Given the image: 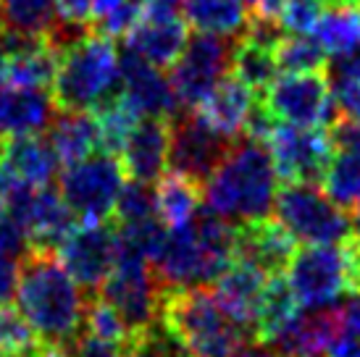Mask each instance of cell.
<instances>
[{
    "mask_svg": "<svg viewBox=\"0 0 360 357\" xmlns=\"http://www.w3.org/2000/svg\"><path fill=\"white\" fill-rule=\"evenodd\" d=\"M200 189L210 213L240 226L269 219L279 192V174L263 139L245 137L234 139Z\"/></svg>",
    "mask_w": 360,
    "mask_h": 357,
    "instance_id": "6da1fadb",
    "label": "cell"
},
{
    "mask_svg": "<svg viewBox=\"0 0 360 357\" xmlns=\"http://www.w3.org/2000/svg\"><path fill=\"white\" fill-rule=\"evenodd\" d=\"M16 308L42 344H74L82 334L84 299L79 284L60 266L56 252H34L21 263Z\"/></svg>",
    "mask_w": 360,
    "mask_h": 357,
    "instance_id": "7a4b0ae2",
    "label": "cell"
},
{
    "mask_svg": "<svg viewBox=\"0 0 360 357\" xmlns=\"http://www.w3.org/2000/svg\"><path fill=\"white\" fill-rule=\"evenodd\" d=\"M237 226L210 210H198V216L184 226L169 228L153 258V273L166 289L205 287L224 273L234 260Z\"/></svg>",
    "mask_w": 360,
    "mask_h": 357,
    "instance_id": "3957f363",
    "label": "cell"
},
{
    "mask_svg": "<svg viewBox=\"0 0 360 357\" xmlns=\"http://www.w3.org/2000/svg\"><path fill=\"white\" fill-rule=\"evenodd\" d=\"M158 320L190 357H234L252 342L216 294L202 287H163Z\"/></svg>",
    "mask_w": 360,
    "mask_h": 357,
    "instance_id": "277c9868",
    "label": "cell"
},
{
    "mask_svg": "<svg viewBox=\"0 0 360 357\" xmlns=\"http://www.w3.org/2000/svg\"><path fill=\"white\" fill-rule=\"evenodd\" d=\"M119 89V50L110 37L87 32L58 53L53 79V100L58 110H92Z\"/></svg>",
    "mask_w": 360,
    "mask_h": 357,
    "instance_id": "5b68a950",
    "label": "cell"
},
{
    "mask_svg": "<svg viewBox=\"0 0 360 357\" xmlns=\"http://www.w3.org/2000/svg\"><path fill=\"white\" fill-rule=\"evenodd\" d=\"M271 213L292 237V242L345 245L352 237V221L347 210L329 200L323 189H316V184L287 181V187L276 192Z\"/></svg>",
    "mask_w": 360,
    "mask_h": 357,
    "instance_id": "8992f818",
    "label": "cell"
},
{
    "mask_svg": "<svg viewBox=\"0 0 360 357\" xmlns=\"http://www.w3.org/2000/svg\"><path fill=\"white\" fill-rule=\"evenodd\" d=\"M124 181L127 174L121 169V160L101 150L63 166L58 176V195L74 213V219L95 223L113 216Z\"/></svg>",
    "mask_w": 360,
    "mask_h": 357,
    "instance_id": "52a82bcc",
    "label": "cell"
},
{
    "mask_svg": "<svg viewBox=\"0 0 360 357\" xmlns=\"http://www.w3.org/2000/svg\"><path fill=\"white\" fill-rule=\"evenodd\" d=\"M260 105L276 124L326 126L340 119V108L323 71H297L276 77L263 89Z\"/></svg>",
    "mask_w": 360,
    "mask_h": 357,
    "instance_id": "ba28073f",
    "label": "cell"
},
{
    "mask_svg": "<svg viewBox=\"0 0 360 357\" xmlns=\"http://www.w3.org/2000/svg\"><path fill=\"white\" fill-rule=\"evenodd\" d=\"M98 297H103L119 313L129 334H137L158 320L163 284L153 273V266L148 260L116 249L113 271L98 287Z\"/></svg>",
    "mask_w": 360,
    "mask_h": 357,
    "instance_id": "9c48e42d",
    "label": "cell"
},
{
    "mask_svg": "<svg viewBox=\"0 0 360 357\" xmlns=\"http://www.w3.org/2000/svg\"><path fill=\"white\" fill-rule=\"evenodd\" d=\"M0 216L11 219L30 239L34 252H56L60 242L69 237V231L77 226L74 213L66 208L56 189L32 187L21 181H11L6 195V208Z\"/></svg>",
    "mask_w": 360,
    "mask_h": 357,
    "instance_id": "30bf717a",
    "label": "cell"
},
{
    "mask_svg": "<svg viewBox=\"0 0 360 357\" xmlns=\"http://www.w3.org/2000/svg\"><path fill=\"white\" fill-rule=\"evenodd\" d=\"M284 271L297 305L305 310L334 305L350 292L347 252L340 245H305L295 249Z\"/></svg>",
    "mask_w": 360,
    "mask_h": 357,
    "instance_id": "8fae6325",
    "label": "cell"
},
{
    "mask_svg": "<svg viewBox=\"0 0 360 357\" xmlns=\"http://www.w3.org/2000/svg\"><path fill=\"white\" fill-rule=\"evenodd\" d=\"M234 42L231 37L198 32L187 40L179 58L171 63V87L179 100V108L195 110L208 98L213 87L231 71Z\"/></svg>",
    "mask_w": 360,
    "mask_h": 357,
    "instance_id": "7c38bea8",
    "label": "cell"
},
{
    "mask_svg": "<svg viewBox=\"0 0 360 357\" xmlns=\"http://www.w3.org/2000/svg\"><path fill=\"white\" fill-rule=\"evenodd\" d=\"M234 139L213 129L198 110L176 113L169 121V169L171 174L190 178L202 187L224 155L229 152Z\"/></svg>",
    "mask_w": 360,
    "mask_h": 357,
    "instance_id": "4fadbf2b",
    "label": "cell"
},
{
    "mask_svg": "<svg viewBox=\"0 0 360 357\" xmlns=\"http://www.w3.org/2000/svg\"><path fill=\"white\" fill-rule=\"evenodd\" d=\"M276 174L284 181L316 184L323 178V171L334 155L329 129L326 126H290L276 124L266 137Z\"/></svg>",
    "mask_w": 360,
    "mask_h": 357,
    "instance_id": "5bb4252c",
    "label": "cell"
},
{
    "mask_svg": "<svg viewBox=\"0 0 360 357\" xmlns=\"http://www.w3.org/2000/svg\"><path fill=\"white\" fill-rule=\"evenodd\" d=\"M56 252L60 266L82 289H98L116 263V223L95 221L74 226Z\"/></svg>",
    "mask_w": 360,
    "mask_h": 357,
    "instance_id": "9a60e30c",
    "label": "cell"
},
{
    "mask_svg": "<svg viewBox=\"0 0 360 357\" xmlns=\"http://www.w3.org/2000/svg\"><path fill=\"white\" fill-rule=\"evenodd\" d=\"M119 77L121 95L137 110V116L171 121L181 110L169 77L127 45L119 50Z\"/></svg>",
    "mask_w": 360,
    "mask_h": 357,
    "instance_id": "2e32d148",
    "label": "cell"
},
{
    "mask_svg": "<svg viewBox=\"0 0 360 357\" xmlns=\"http://www.w3.org/2000/svg\"><path fill=\"white\" fill-rule=\"evenodd\" d=\"M269 276L271 273H266L263 268L250 263V260L234 258L224 268V273L216 278V292H213L216 299L250 334L252 342H258L255 339V320H258L260 297H263Z\"/></svg>",
    "mask_w": 360,
    "mask_h": 357,
    "instance_id": "e0dca14e",
    "label": "cell"
},
{
    "mask_svg": "<svg viewBox=\"0 0 360 357\" xmlns=\"http://www.w3.org/2000/svg\"><path fill=\"white\" fill-rule=\"evenodd\" d=\"M121 169L137 181H158L169 169V119L142 116L119 152Z\"/></svg>",
    "mask_w": 360,
    "mask_h": 357,
    "instance_id": "ac0fdd59",
    "label": "cell"
},
{
    "mask_svg": "<svg viewBox=\"0 0 360 357\" xmlns=\"http://www.w3.org/2000/svg\"><path fill=\"white\" fill-rule=\"evenodd\" d=\"M58 105L48 89L37 87H3L0 89V137L42 134L51 126Z\"/></svg>",
    "mask_w": 360,
    "mask_h": 357,
    "instance_id": "d6986e66",
    "label": "cell"
},
{
    "mask_svg": "<svg viewBox=\"0 0 360 357\" xmlns=\"http://www.w3.org/2000/svg\"><path fill=\"white\" fill-rule=\"evenodd\" d=\"M124 40H127V48L150 60L153 66L169 69L190 40V30H187V21H181L179 16L142 13V19L131 27Z\"/></svg>",
    "mask_w": 360,
    "mask_h": 357,
    "instance_id": "ffe728a7",
    "label": "cell"
},
{
    "mask_svg": "<svg viewBox=\"0 0 360 357\" xmlns=\"http://www.w3.org/2000/svg\"><path fill=\"white\" fill-rule=\"evenodd\" d=\"M0 166L8 174L11 181L45 187L51 184L60 160L53 152L48 137L40 134H21V137H6L0 148Z\"/></svg>",
    "mask_w": 360,
    "mask_h": 357,
    "instance_id": "44dd1931",
    "label": "cell"
},
{
    "mask_svg": "<svg viewBox=\"0 0 360 357\" xmlns=\"http://www.w3.org/2000/svg\"><path fill=\"white\" fill-rule=\"evenodd\" d=\"M295 252V242L284 228L271 219L250 221L237 226L234 258L250 260L266 273H281Z\"/></svg>",
    "mask_w": 360,
    "mask_h": 357,
    "instance_id": "7402d4cb",
    "label": "cell"
},
{
    "mask_svg": "<svg viewBox=\"0 0 360 357\" xmlns=\"http://www.w3.org/2000/svg\"><path fill=\"white\" fill-rule=\"evenodd\" d=\"M252 105H255V92L229 71L195 110L213 129H219L231 139H240Z\"/></svg>",
    "mask_w": 360,
    "mask_h": 357,
    "instance_id": "603a6c76",
    "label": "cell"
},
{
    "mask_svg": "<svg viewBox=\"0 0 360 357\" xmlns=\"http://www.w3.org/2000/svg\"><path fill=\"white\" fill-rule=\"evenodd\" d=\"M48 142L63 166L101 152V129L87 110H58L48 126Z\"/></svg>",
    "mask_w": 360,
    "mask_h": 357,
    "instance_id": "cb8c5ba5",
    "label": "cell"
},
{
    "mask_svg": "<svg viewBox=\"0 0 360 357\" xmlns=\"http://www.w3.org/2000/svg\"><path fill=\"white\" fill-rule=\"evenodd\" d=\"M181 13L187 27L219 37H242L250 19L242 0H187Z\"/></svg>",
    "mask_w": 360,
    "mask_h": 357,
    "instance_id": "d4e9b609",
    "label": "cell"
},
{
    "mask_svg": "<svg viewBox=\"0 0 360 357\" xmlns=\"http://www.w3.org/2000/svg\"><path fill=\"white\" fill-rule=\"evenodd\" d=\"M198 184L179 174H163L155 181V216L163 221L166 228H176L190 223L200 208V192Z\"/></svg>",
    "mask_w": 360,
    "mask_h": 357,
    "instance_id": "484cf974",
    "label": "cell"
},
{
    "mask_svg": "<svg viewBox=\"0 0 360 357\" xmlns=\"http://www.w3.org/2000/svg\"><path fill=\"white\" fill-rule=\"evenodd\" d=\"M297 313H300V305H297V299L292 294L287 278L281 276V273H271L269 281H266V289H263V297H260L258 320H255V339L266 344Z\"/></svg>",
    "mask_w": 360,
    "mask_h": 357,
    "instance_id": "4316f807",
    "label": "cell"
},
{
    "mask_svg": "<svg viewBox=\"0 0 360 357\" xmlns=\"http://www.w3.org/2000/svg\"><path fill=\"white\" fill-rule=\"evenodd\" d=\"M3 32L21 37H48L58 21L56 0H0Z\"/></svg>",
    "mask_w": 360,
    "mask_h": 357,
    "instance_id": "83f0119b",
    "label": "cell"
},
{
    "mask_svg": "<svg viewBox=\"0 0 360 357\" xmlns=\"http://www.w3.org/2000/svg\"><path fill=\"white\" fill-rule=\"evenodd\" d=\"M231 74L240 77L252 92L263 95V89L279 77L276 53L274 48L240 37V45H234V56H231Z\"/></svg>",
    "mask_w": 360,
    "mask_h": 357,
    "instance_id": "f1b7e54d",
    "label": "cell"
},
{
    "mask_svg": "<svg viewBox=\"0 0 360 357\" xmlns=\"http://www.w3.org/2000/svg\"><path fill=\"white\" fill-rule=\"evenodd\" d=\"M30 252V239L21 226L0 216V305H11L19 284L21 263Z\"/></svg>",
    "mask_w": 360,
    "mask_h": 357,
    "instance_id": "f546056e",
    "label": "cell"
},
{
    "mask_svg": "<svg viewBox=\"0 0 360 357\" xmlns=\"http://www.w3.org/2000/svg\"><path fill=\"white\" fill-rule=\"evenodd\" d=\"M310 34L329 56L345 50L360 48V11L355 8H334L323 11L319 21L313 24Z\"/></svg>",
    "mask_w": 360,
    "mask_h": 357,
    "instance_id": "4dcf8cb0",
    "label": "cell"
},
{
    "mask_svg": "<svg viewBox=\"0 0 360 357\" xmlns=\"http://www.w3.org/2000/svg\"><path fill=\"white\" fill-rule=\"evenodd\" d=\"M323 192L340 208L352 210L360 202V155L347 150H334L323 171Z\"/></svg>",
    "mask_w": 360,
    "mask_h": 357,
    "instance_id": "1f68e13d",
    "label": "cell"
},
{
    "mask_svg": "<svg viewBox=\"0 0 360 357\" xmlns=\"http://www.w3.org/2000/svg\"><path fill=\"white\" fill-rule=\"evenodd\" d=\"M276 53V63L281 71L287 74H297V71H323L329 53L321 48L319 40L310 32H290L279 40L274 48Z\"/></svg>",
    "mask_w": 360,
    "mask_h": 357,
    "instance_id": "d6a6232c",
    "label": "cell"
},
{
    "mask_svg": "<svg viewBox=\"0 0 360 357\" xmlns=\"http://www.w3.org/2000/svg\"><path fill=\"white\" fill-rule=\"evenodd\" d=\"M124 357H190V352L155 320L124 342Z\"/></svg>",
    "mask_w": 360,
    "mask_h": 357,
    "instance_id": "836d02e7",
    "label": "cell"
},
{
    "mask_svg": "<svg viewBox=\"0 0 360 357\" xmlns=\"http://www.w3.org/2000/svg\"><path fill=\"white\" fill-rule=\"evenodd\" d=\"M113 216H116V223H134V221L155 216V187L148 181H137V178L124 181Z\"/></svg>",
    "mask_w": 360,
    "mask_h": 357,
    "instance_id": "e575fe53",
    "label": "cell"
},
{
    "mask_svg": "<svg viewBox=\"0 0 360 357\" xmlns=\"http://www.w3.org/2000/svg\"><path fill=\"white\" fill-rule=\"evenodd\" d=\"M40 344L37 334L32 331L27 318L21 316L19 308L0 305V352L6 355H30Z\"/></svg>",
    "mask_w": 360,
    "mask_h": 357,
    "instance_id": "d590c367",
    "label": "cell"
},
{
    "mask_svg": "<svg viewBox=\"0 0 360 357\" xmlns=\"http://www.w3.org/2000/svg\"><path fill=\"white\" fill-rule=\"evenodd\" d=\"M82 331L92 334L98 339H108V342H119L124 344L131 337L127 323L121 320V316L110 308L103 297L84 302V320H82Z\"/></svg>",
    "mask_w": 360,
    "mask_h": 357,
    "instance_id": "8d00e7d4",
    "label": "cell"
},
{
    "mask_svg": "<svg viewBox=\"0 0 360 357\" xmlns=\"http://www.w3.org/2000/svg\"><path fill=\"white\" fill-rule=\"evenodd\" d=\"M74 357H124V344L119 342H108V339H98L92 334L82 331L79 337L74 339Z\"/></svg>",
    "mask_w": 360,
    "mask_h": 357,
    "instance_id": "74e56055",
    "label": "cell"
},
{
    "mask_svg": "<svg viewBox=\"0 0 360 357\" xmlns=\"http://www.w3.org/2000/svg\"><path fill=\"white\" fill-rule=\"evenodd\" d=\"M329 137L334 150H347V152H358L360 155V121L340 116L329 126Z\"/></svg>",
    "mask_w": 360,
    "mask_h": 357,
    "instance_id": "f35d334b",
    "label": "cell"
},
{
    "mask_svg": "<svg viewBox=\"0 0 360 357\" xmlns=\"http://www.w3.org/2000/svg\"><path fill=\"white\" fill-rule=\"evenodd\" d=\"M56 13L60 21L92 27V0H56Z\"/></svg>",
    "mask_w": 360,
    "mask_h": 357,
    "instance_id": "ab89813d",
    "label": "cell"
},
{
    "mask_svg": "<svg viewBox=\"0 0 360 357\" xmlns=\"http://www.w3.org/2000/svg\"><path fill=\"white\" fill-rule=\"evenodd\" d=\"M334 100H337L340 116L360 121V77L342 84L340 89H334Z\"/></svg>",
    "mask_w": 360,
    "mask_h": 357,
    "instance_id": "60d3db41",
    "label": "cell"
},
{
    "mask_svg": "<svg viewBox=\"0 0 360 357\" xmlns=\"http://www.w3.org/2000/svg\"><path fill=\"white\" fill-rule=\"evenodd\" d=\"M326 357H360V334H342L326 349Z\"/></svg>",
    "mask_w": 360,
    "mask_h": 357,
    "instance_id": "b9f144b4",
    "label": "cell"
},
{
    "mask_svg": "<svg viewBox=\"0 0 360 357\" xmlns=\"http://www.w3.org/2000/svg\"><path fill=\"white\" fill-rule=\"evenodd\" d=\"M124 0H92V24L101 21L103 16H108L113 8H119Z\"/></svg>",
    "mask_w": 360,
    "mask_h": 357,
    "instance_id": "7bdbcfd3",
    "label": "cell"
},
{
    "mask_svg": "<svg viewBox=\"0 0 360 357\" xmlns=\"http://www.w3.org/2000/svg\"><path fill=\"white\" fill-rule=\"evenodd\" d=\"M34 357H74L71 352H66L63 347H58V344H37V349L32 352Z\"/></svg>",
    "mask_w": 360,
    "mask_h": 357,
    "instance_id": "ee69618b",
    "label": "cell"
},
{
    "mask_svg": "<svg viewBox=\"0 0 360 357\" xmlns=\"http://www.w3.org/2000/svg\"><path fill=\"white\" fill-rule=\"evenodd\" d=\"M234 357H284V355H279L276 349H252V347H242Z\"/></svg>",
    "mask_w": 360,
    "mask_h": 357,
    "instance_id": "f6af8a7d",
    "label": "cell"
},
{
    "mask_svg": "<svg viewBox=\"0 0 360 357\" xmlns=\"http://www.w3.org/2000/svg\"><path fill=\"white\" fill-rule=\"evenodd\" d=\"M8 187H11V178H8V174L3 171V166H0V213H3V208H6V195H8Z\"/></svg>",
    "mask_w": 360,
    "mask_h": 357,
    "instance_id": "bcb514c9",
    "label": "cell"
},
{
    "mask_svg": "<svg viewBox=\"0 0 360 357\" xmlns=\"http://www.w3.org/2000/svg\"><path fill=\"white\" fill-rule=\"evenodd\" d=\"M323 3H329L334 8H355V6H360V0H323Z\"/></svg>",
    "mask_w": 360,
    "mask_h": 357,
    "instance_id": "7dc6e473",
    "label": "cell"
},
{
    "mask_svg": "<svg viewBox=\"0 0 360 357\" xmlns=\"http://www.w3.org/2000/svg\"><path fill=\"white\" fill-rule=\"evenodd\" d=\"M6 87V53L0 48V89Z\"/></svg>",
    "mask_w": 360,
    "mask_h": 357,
    "instance_id": "c3c4849f",
    "label": "cell"
},
{
    "mask_svg": "<svg viewBox=\"0 0 360 357\" xmlns=\"http://www.w3.org/2000/svg\"><path fill=\"white\" fill-rule=\"evenodd\" d=\"M242 3H245V6H255V3H258V0H242Z\"/></svg>",
    "mask_w": 360,
    "mask_h": 357,
    "instance_id": "681fc988",
    "label": "cell"
},
{
    "mask_svg": "<svg viewBox=\"0 0 360 357\" xmlns=\"http://www.w3.org/2000/svg\"><path fill=\"white\" fill-rule=\"evenodd\" d=\"M3 357H34V355L30 352V355H3Z\"/></svg>",
    "mask_w": 360,
    "mask_h": 357,
    "instance_id": "f907efd6",
    "label": "cell"
},
{
    "mask_svg": "<svg viewBox=\"0 0 360 357\" xmlns=\"http://www.w3.org/2000/svg\"><path fill=\"white\" fill-rule=\"evenodd\" d=\"M0 32H3V21H0Z\"/></svg>",
    "mask_w": 360,
    "mask_h": 357,
    "instance_id": "816d5d0a",
    "label": "cell"
}]
</instances>
